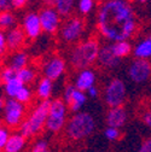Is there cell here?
Instances as JSON below:
<instances>
[{
  "mask_svg": "<svg viewBox=\"0 0 151 152\" xmlns=\"http://www.w3.org/2000/svg\"><path fill=\"white\" fill-rule=\"evenodd\" d=\"M140 118L144 122V124L151 129V107L144 110V112L141 113V117Z\"/></svg>",
  "mask_w": 151,
  "mask_h": 152,
  "instance_id": "obj_33",
  "label": "cell"
},
{
  "mask_svg": "<svg viewBox=\"0 0 151 152\" xmlns=\"http://www.w3.org/2000/svg\"><path fill=\"white\" fill-rule=\"evenodd\" d=\"M50 106L51 100H41L40 104L33 110L29 117L22 122L20 126V133L23 137L30 138L32 135H36L44 129V127H46Z\"/></svg>",
  "mask_w": 151,
  "mask_h": 152,
  "instance_id": "obj_4",
  "label": "cell"
},
{
  "mask_svg": "<svg viewBox=\"0 0 151 152\" xmlns=\"http://www.w3.org/2000/svg\"><path fill=\"white\" fill-rule=\"evenodd\" d=\"M87 100V96L85 92H81L79 89H76V87H75L74 92H73V96L70 98V102L67 104L68 109L73 112H78L86 103Z\"/></svg>",
  "mask_w": 151,
  "mask_h": 152,
  "instance_id": "obj_18",
  "label": "cell"
},
{
  "mask_svg": "<svg viewBox=\"0 0 151 152\" xmlns=\"http://www.w3.org/2000/svg\"><path fill=\"white\" fill-rule=\"evenodd\" d=\"M65 70V62L61 57H54V58L50 59L48 63L45 65L44 72L45 77L50 79L51 81H54L61 77V75Z\"/></svg>",
  "mask_w": 151,
  "mask_h": 152,
  "instance_id": "obj_13",
  "label": "cell"
},
{
  "mask_svg": "<svg viewBox=\"0 0 151 152\" xmlns=\"http://www.w3.org/2000/svg\"><path fill=\"white\" fill-rule=\"evenodd\" d=\"M106 126L111 127V128H116L120 129L125 126L126 121H127V111L123 106H119V107H112L109 109L108 113H106Z\"/></svg>",
  "mask_w": 151,
  "mask_h": 152,
  "instance_id": "obj_11",
  "label": "cell"
},
{
  "mask_svg": "<svg viewBox=\"0 0 151 152\" xmlns=\"http://www.w3.org/2000/svg\"><path fill=\"white\" fill-rule=\"evenodd\" d=\"M51 92H52V81L47 77L41 79L39 85H37V88H36L37 97L41 100H47L51 97Z\"/></svg>",
  "mask_w": 151,
  "mask_h": 152,
  "instance_id": "obj_20",
  "label": "cell"
},
{
  "mask_svg": "<svg viewBox=\"0 0 151 152\" xmlns=\"http://www.w3.org/2000/svg\"><path fill=\"white\" fill-rule=\"evenodd\" d=\"M104 137L109 141H115V140H117L120 138V130L116 129V128L106 127V129L104 130Z\"/></svg>",
  "mask_w": 151,
  "mask_h": 152,
  "instance_id": "obj_30",
  "label": "cell"
},
{
  "mask_svg": "<svg viewBox=\"0 0 151 152\" xmlns=\"http://www.w3.org/2000/svg\"><path fill=\"white\" fill-rule=\"evenodd\" d=\"M99 44L96 39H88L75 46L70 54V63L75 69H87L98 61Z\"/></svg>",
  "mask_w": 151,
  "mask_h": 152,
  "instance_id": "obj_3",
  "label": "cell"
},
{
  "mask_svg": "<svg viewBox=\"0 0 151 152\" xmlns=\"http://www.w3.org/2000/svg\"><path fill=\"white\" fill-rule=\"evenodd\" d=\"M94 6V0H79V11L84 15L89 13Z\"/></svg>",
  "mask_w": 151,
  "mask_h": 152,
  "instance_id": "obj_29",
  "label": "cell"
},
{
  "mask_svg": "<svg viewBox=\"0 0 151 152\" xmlns=\"http://www.w3.org/2000/svg\"><path fill=\"white\" fill-rule=\"evenodd\" d=\"M111 50L117 58H122V57H126L130 53L132 47L128 41H119L111 45Z\"/></svg>",
  "mask_w": 151,
  "mask_h": 152,
  "instance_id": "obj_22",
  "label": "cell"
},
{
  "mask_svg": "<svg viewBox=\"0 0 151 152\" xmlns=\"http://www.w3.org/2000/svg\"><path fill=\"white\" fill-rule=\"evenodd\" d=\"M98 29L111 41H127L136 31L134 13L127 0H109L98 11Z\"/></svg>",
  "mask_w": 151,
  "mask_h": 152,
  "instance_id": "obj_1",
  "label": "cell"
},
{
  "mask_svg": "<svg viewBox=\"0 0 151 152\" xmlns=\"http://www.w3.org/2000/svg\"><path fill=\"white\" fill-rule=\"evenodd\" d=\"M128 76L136 83L146 82L151 77V62L147 59H134L128 68Z\"/></svg>",
  "mask_w": 151,
  "mask_h": 152,
  "instance_id": "obj_9",
  "label": "cell"
},
{
  "mask_svg": "<svg viewBox=\"0 0 151 152\" xmlns=\"http://www.w3.org/2000/svg\"><path fill=\"white\" fill-rule=\"evenodd\" d=\"M6 48V36L4 35L3 31H0V56L5 52Z\"/></svg>",
  "mask_w": 151,
  "mask_h": 152,
  "instance_id": "obj_36",
  "label": "cell"
},
{
  "mask_svg": "<svg viewBox=\"0 0 151 152\" xmlns=\"http://www.w3.org/2000/svg\"><path fill=\"white\" fill-rule=\"evenodd\" d=\"M134 56L137 59H149L151 58V40L145 39L139 42L134 48Z\"/></svg>",
  "mask_w": 151,
  "mask_h": 152,
  "instance_id": "obj_19",
  "label": "cell"
},
{
  "mask_svg": "<svg viewBox=\"0 0 151 152\" xmlns=\"http://www.w3.org/2000/svg\"><path fill=\"white\" fill-rule=\"evenodd\" d=\"M4 111V121L7 127L16 128L22 124L24 117V104L17 102L13 98H9L7 100H5Z\"/></svg>",
  "mask_w": 151,
  "mask_h": 152,
  "instance_id": "obj_7",
  "label": "cell"
},
{
  "mask_svg": "<svg viewBox=\"0 0 151 152\" xmlns=\"http://www.w3.org/2000/svg\"><path fill=\"white\" fill-rule=\"evenodd\" d=\"M27 62H28L27 54L24 52H17L16 54H13V57L11 58L10 68L13 69L17 72V71H20V70L27 68Z\"/></svg>",
  "mask_w": 151,
  "mask_h": 152,
  "instance_id": "obj_21",
  "label": "cell"
},
{
  "mask_svg": "<svg viewBox=\"0 0 151 152\" xmlns=\"http://www.w3.org/2000/svg\"><path fill=\"white\" fill-rule=\"evenodd\" d=\"M98 62L100 65L105 68H115L120 64V58H117L114 54V52L111 50V46H103L99 50Z\"/></svg>",
  "mask_w": 151,
  "mask_h": 152,
  "instance_id": "obj_16",
  "label": "cell"
},
{
  "mask_svg": "<svg viewBox=\"0 0 151 152\" xmlns=\"http://www.w3.org/2000/svg\"><path fill=\"white\" fill-rule=\"evenodd\" d=\"M26 141H27V138L23 137L21 133L11 134L4 148V152H21L26 146Z\"/></svg>",
  "mask_w": 151,
  "mask_h": 152,
  "instance_id": "obj_17",
  "label": "cell"
},
{
  "mask_svg": "<svg viewBox=\"0 0 151 152\" xmlns=\"http://www.w3.org/2000/svg\"><path fill=\"white\" fill-rule=\"evenodd\" d=\"M96 129V121L88 112H76L65 124V134L74 141H80L89 137Z\"/></svg>",
  "mask_w": 151,
  "mask_h": 152,
  "instance_id": "obj_2",
  "label": "cell"
},
{
  "mask_svg": "<svg viewBox=\"0 0 151 152\" xmlns=\"http://www.w3.org/2000/svg\"><path fill=\"white\" fill-rule=\"evenodd\" d=\"M46 7H54L56 6V0H45Z\"/></svg>",
  "mask_w": 151,
  "mask_h": 152,
  "instance_id": "obj_40",
  "label": "cell"
},
{
  "mask_svg": "<svg viewBox=\"0 0 151 152\" xmlns=\"http://www.w3.org/2000/svg\"><path fill=\"white\" fill-rule=\"evenodd\" d=\"M104 100L110 109L122 106L125 100H126V85H125V82L120 79L111 80L105 88Z\"/></svg>",
  "mask_w": 151,
  "mask_h": 152,
  "instance_id": "obj_6",
  "label": "cell"
},
{
  "mask_svg": "<svg viewBox=\"0 0 151 152\" xmlns=\"http://www.w3.org/2000/svg\"><path fill=\"white\" fill-rule=\"evenodd\" d=\"M23 30L26 35L30 39H35L40 35L43 28H41V22H40V17L36 13H28L24 17L23 21Z\"/></svg>",
  "mask_w": 151,
  "mask_h": 152,
  "instance_id": "obj_12",
  "label": "cell"
},
{
  "mask_svg": "<svg viewBox=\"0 0 151 152\" xmlns=\"http://www.w3.org/2000/svg\"><path fill=\"white\" fill-rule=\"evenodd\" d=\"M40 22H41V28L46 33H56L59 27V13L57 12L54 7H45L41 10L40 15Z\"/></svg>",
  "mask_w": 151,
  "mask_h": 152,
  "instance_id": "obj_10",
  "label": "cell"
},
{
  "mask_svg": "<svg viewBox=\"0 0 151 152\" xmlns=\"http://www.w3.org/2000/svg\"><path fill=\"white\" fill-rule=\"evenodd\" d=\"M137 1H140V3H146L147 0H137Z\"/></svg>",
  "mask_w": 151,
  "mask_h": 152,
  "instance_id": "obj_42",
  "label": "cell"
},
{
  "mask_svg": "<svg viewBox=\"0 0 151 152\" xmlns=\"http://www.w3.org/2000/svg\"><path fill=\"white\" fill-rule=\"evenodd\" d=\"M87 94H88V97H91V98H97L98 97V94H99V92H98V89H97V87H91L88 91H87Z\"/></svg>",
  "mask_w": 151,
  "mask_h": 152,
  "instance_id": "obj_39",
  "label": "cell"
},
{
  "mask_svg": "<svg viewBox=\"0 0 151 152\" xmlns=\"http://www.w3.org/2000/svg\"><path fill=\"white\" fill-rule=\"evenodd\" d=\"M74 89H75V86H71V85H69V86L65 88V91H64V96H63L65 105H67V104L70 102V98H71V96H73V92H74Z\"/></svg>",
  "mask_w": 151,
  "mask_h": 152,
  "instance_id": "obj_35",
  "label": "cell"
},
{
  "mask_svg": "<svg viewBox=\"0 0 151 152\" xmlns=\"http://www.w3.org/2000/svg\"><path fill=\"white\" fill-rule=\"evenodd\" d=\"M23 87H24V83L21 80H18L17 77H15L13 80H11L10 82H7L5 85V92L7 94V97L15 99L16 96L18 94V92H20Z\"/></svg>",
  "mask_w": 151,
  "mask_h": 152,
  "instance_id": "obj_24",
  "label": "cell"
},
{
  "mask_svg": "<svg viewBox=\"0 0 151 152\" xmlns=\"http://www.w3.org/2000/svg\"><path fill=\"white\" fill-rule=\"evenodd\" d=\"M84 33V21L79 17H70L64 22L61 29V37L68 44L75 42Z\"/></svg>",
  "mask_w": 151,
  "mask_h": 152,
  "instance_id": "obj_8",
  "label": "cell"
},
{
  "mask_svg": "<svg viewBox=\"0 0 151 152\" xmlns=\"http://www.w3.org/2000/svg\"><path fill=\"white\" fill-rule=\"evenodd\" d=\"M4 106H5V100L3 98H0V111L4 109Z\"/></svg>",
  "mask_w": 151,
  "mask_h": 152,
  "instance_id": "obj_41",
  "label": "cell"
},
{
  "mask_svg": "<svg viewBox=\"0 0 151 152\" xmlns=\"http://www.w3.org/2000/svg\"><path fill=\"white\" fill-rule=\"evenodd\" d=\"M138 152H151V137L146 138L139 146Z\"/></svg>",
  "mask_w": 151,
  "mask_h": 152,
  "instance_id": "obj_34",
  "label": "cell"
},
{
  "mask_svg": "<svg viewBox=\"0 0 151 152\" xmlns=\"http://www.w3.org/2000/svg\"><path fill=\"white\" fill-rule=\"evenodd\" d=\"M15 77H16V71L13 69H11L10 66L5 68L4 70H1V72H0V82L4 83V85H6L11 80H13Z\"/></svg>",
  "mask_w": 151,
  "mask_h": 152,
  "instance_id": "obj_27",
  "label": "cell"
},
{
  "mask_svg": "<svg viewBox=\"0 0 151 152\" xmlns=\"http://www.w3.org/2000/svg\"><path fill=\"white\" fill-rule=\"evenodd\" d=\"M0 127H3V121L0 120Z\"/></svg>",
  "mask_w": 151,
  "mask_h": 152,
  "instance_id": "obj_43",
  "label": "cell"
},
{
  "mask_svg": "<svg viewBox=\"0 0 151 152\" xmlns=\"http://www.w3.org/2000/svg\"><path fill=\"white\" fill-rule=\"evenodd\" d=\"M11 5H12L11 0H0V11L6 12L11 7Z\"/></svg>",
  "mask_w": 151,
  "mask_h": 152,
  "instance_id": "obj_37",
  "label": "cell"
},
{
  "mask_svg": "<svg viewBox=\"0 0 151 152\" xmlns=\"http://www.w3.org/2000/svg\"><path fill=\"white\" fill-rule=\"evenodd\" d=\"M100 1H103V3H105V1H109V0H100Z\"/></svg>",
  "mask_w": 151,
  "mask_h": 152,
  "instance_id": "obj_44",
  "label": "cell"
},
{
  "mask_svg": "<svg viewBox=\"0 0 151 152\" xmlns=\"http://www.w3.org/2000/svg\"><path fill=\"white\" fill-rule=\"evenodd\" d=\"M94 82H96L94 72L89 69H85L78 75V79L75 81V87L81 92H87L91 87L94 86Z\"/></svg>",
  "mask_w": 151,
  "mask_h": 152,
  "instance_id": "obj_15",
  "label": "cell"
},
{
  "mask_svg": "<svg viewBox=\"0 0 151 152\" xmlns=\"http://www.w3.org/2000/svg\"><path fill=\"white\" fill-rule=\"evenodd\" d=\"M30 98H32V93H30V91H29V88H27L26 86L18 92V94L16 96V100L17 102H20V103H22V104H26V103H28V102H30Z\"/></svg>",
  "mask_w": 151,
  "mask_h": 152,
  "instance_id": "obj_28",
  "label": "cell"
},
{
  "mask_svg": "<svg viewBox=\"0 0 151 152\" xmlns=\"http://www.w3.org/2000/svg\"><path fill=\"white\" fill-rule=\"evenodd\" d=\"M149 39H150V40H151V36H150V37H149Z\"/></svg>",
  "mask_w": 151,
  "mask_h": 152,
  "instance_id": "obj_45",
  "label": "cell"
},
{
  "mask_svg": "<svg viewBox=\"0 0 151 152\" xmlns=\"http://www.w3.org/2000/svg\"><path fill=\"white\" fill-rule=\"evenodd\" d=\"M15 23V17L9 12H0V29H6L13 26Z\"/></svg>",
  "mask_w": 151,
  "mask_h": 152,
  "instance_id": "obj_26",
  "label": "cell"
},
{
  "mask_svg": "<svg viewBox=\"0 0 151 152\" xmlns=\"http://www.w3.org/2000/svg\"><path fill=\"white\" fill-rule=\"evenodd\" d=\"M24 39L26 33L22 28L16 27L13 29H10V31L6 35V47L10 51H16L23 45Z\"/></svg>",
  "mask_w": 151,
  "mask_h": 152,
  "instance_id": "obj_14",
  "label": "cell"
},
{
  "mask_svg": "<svg viewBox=\"0 0 151 152\" xmlns=\"http://www.w3.org/2000/svg\"><path fill=\"white\" fill-rule=\"evenodd\" d=\"M27 1H28V0H11L12 6H13V7H17V9L23 7V6L27 4Z\"/></svg>",
  "mask_w": 151,
  "mask_h": 152,
  "instance_id": "obj_38",
  "label": "cell"
},
{
  "mask_svg": "<svg viewBox=\"0 0 151 152\" xmlns=\"http://www.w3.org/2000/svg\"><path fill=\"white\" fill-rule=\"evenodd\" d=\"M67 110L68 106L65 105L64 100L54 99L51 102L48 116L46 121V128L52 133H58L67 124Z\"/></svg>",
  "mask_w": 151,
  "mask_h": 152,
  "instance_id": "obj_5",
  "label": "cell"
},
{
  "mask_svg": "<svg viewBox=\"0 0 151 152\" xmlns=\"http://www.w3.org/2000/svg\"><path fill=\"white\" fill-rule=\"evenodd\" d=\"M30 152H51L48 148V144L46 140H39L34 144Z\"/></svg>",
  "mask_w": 151,
  "mask_h": 152,
  "instance_id": "obj_32",
  "label": "cell"
},
{
  "mask_svg": "<svg viewBox=\"0 0 151 152\" xmlns=\"http://www.w3.org/2000/svg\"><path fill=\"white\" fill-rule=\"evenodd\" d=\"M10 133L7 130V128L5 127H0V151L4 150L6 144H7V140L10 138Z\"/></svg>",
  "mask_w": 151,
  "mask_h": 152,
  "instance_id": "obj_31",
  "label": "cell"
},
{
  "mask_svg": "<svg viewBox=\"0 0 151 152\" xmlns=\"http://www.w3.org/2000/svg\"><path fill=\"white\" fill-rule=\"evenodd\" d=\"M75 0H56V6L54 9L57 10L59 16L67 17L71 13L73 7H74Z\"/></svg>",
  "mask_w": 151,
  "mask_h": 152,
  "instance_id": "obj_23",
  "label": "cell"
},
{
  "mask_svg": "<svg viewBox=\"0 0 151 152\" xmlns=\"http://www.w3.org/2000/svg\"><path fill=\"white\" fill-rule=\"evenodd\" d=\"M16 77L18 80H21L24 85H27V83H30L32 81H34L35 72L32 69H29V68H24V69H22V70L16 72Z\"/></svg>",
  "mask_w": 151,
  "mask_h": 152,
  "instance_id": "obj_25",
  "label": "cell"
}]
</instances>
